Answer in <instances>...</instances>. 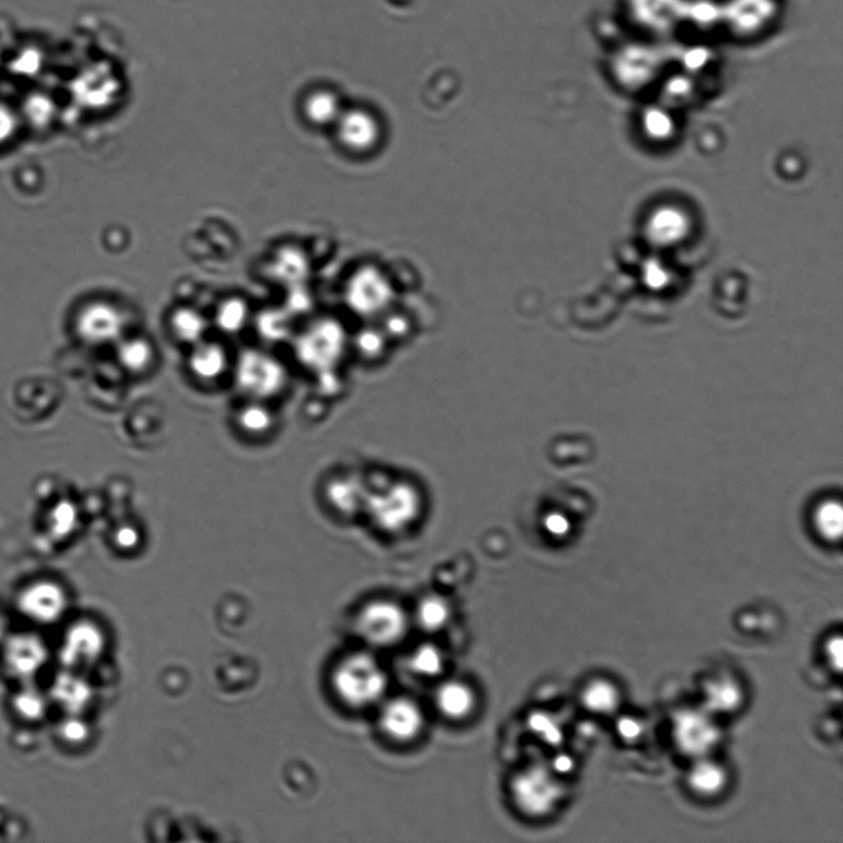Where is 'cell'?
Listing matches in <instances>:
<instances>
[{"mask_svg": "<svg viewBox=\"0 0 843 843\" xmlns=\"http://www.w3.org/2000/svg\"><path fill=\"white\" fill-rule=\"evenodd\" d=\"M53 736L57 743L67 747L84 745L89 737V726L84 715L62 714L59 722L53 726Z\"/></svg>", "mask_w": 843, "mask_h": 843, "instance_id": "1f68e13d", "label": "cell"}, {"mask_svg": "<svg viewBox=\"0 0 843 843\" xmlns=\"http://www.w3.org/2000/svg\"><path fill=\"white\" fill-rule=\"evenodd\" d=\"M529 727L546 744L557 745L562 739L561 726L552 715L546 713L532 714L529 719Z\"/></svg>", "mask_w": 843, "mask_h": 843, "instance_id": "d6a6232c", "label": "cell"}, {"mask_svg": "<svg viewBox=\"0 0 843 843\" xmlns=\"http://www.w3.org/2000/svg\"><path fill=\"white\" fill-rule=\"evenodd\" d=\"M447 666V657L437 645H420L409 658V667L419 677H437Z\"/></svg>", "mask_w": 843, "mask_h": 843, "instance_id": "f546056e", "label": "cell"}, {"mask_svg": "<svg viewBox=\"0 0 843 843\" xmlns=\"http://www.w3.org/2000/svg\"><path fill=\"white\" fill-rule=\"evenodd\" d=\"M584 708L596 716H612L623 704V693L617 683L607 677L589 679L579 694Z\"/></svg>", "mask_w": 843, "mask_h": 843, "instance_id": "603a6c76", "label": "cell"}, {"mask_svg": "<svg viewBox=\"0 0 843 843\" xmlns=\"http://www.w3.org/2000/svg\"><path fill=\"white\" fill-rule=\"evenodd\" d=\"M70 600L61 579L39 574L17 588L13 606L19 617L36 628H51L65 619Z\"/></svg>", "mask_w": 843, "mask_h": 843, "instance_id": "277c9868", "label": "cell"}, {"mask_svg": "<svg viewBox=\"0 0 843 843\" xmlns=\"http://www.w3.org/2000/svg\"><path fill=\"white\" fill-rule=\"evenodd\" d=\"M135 330L127 310L110 300H95L75 313L71 334L78 346L87 350L111 349Z\"/></svg>", "mask_w": 843, "mask_h": 843, "instance_id": "3957f363", "label": "cell"}, {"mask_svg": "<svg viewBox=\"0 0 843 843\" xmlns=\"http://www.w3.org/2000/svg\"><path fill=\"white\" fill-rule=\"evenodd\" d=\"M724 32L737 41L766 37L783 17V0H723Z\"/></svg>", "mask_w": 843, "mask_h": 843, "instance_id": "ba28073f", "label": "cell"}, {"mask_svg": "<svg viewBox=\"0 0 843 843\" xmlns=\"http://www.w3.org/2000/svg\"><path fill=\"white\" fill-rule=\"evenodd\" d=\"M253 317L254 312L251 311L248 302L238 295H231L214 307L210 323L212 329L226 340L241 336L246 332L253 324Z\"/></svg>", "mask_w": 843, "mask_h": 843, "instance_id": "7402d4cb", "label": "cell"}, {"mask_svg": "<svg viewBox=\"0 0 843 843\" xmlns=\"http://www.w3.org/2000/svg\"><path fill=\"white\" fill-rule=\"evenodd\" d=\"M231 425L238 439L257 445L276 438L281 416L276 404L238 398L232 410Z\"/></svg>", "mask_w": 843, "mask_h": 843, "instance_id": "5bb4252c", "label": "cell"}, {"mask_svg": "<svg viewBox=\"0 0 843 843\" xmlns=\"http://www.w3.org/2000/svg\"><path fill=\"white\" fill-rule=\"evenodd\" d=\"M825 656L831 668L840 674L842 667V640L841 636H831L825 643Z\"/></svg>", "mask_w": 843, "mask_h": 843, "instance_id": "e575fe53", "label": "cell"}, {"mask_svg": "<svg viewBox=\"0 0 843 843\" xmlns=\"http://www.w3.org/2000/svg\"><path fill=\"white\" fill-rule=\"evenodd\" d=\"M380 726L384 735L393 742L412 743L424 731L425 715L414 699L396 697L383 702Z\"/></svg>", "mask_w": 843, "mask_h": 843, "instance_id": "9a60e30c", "label": "cell"}, {"mask_svg": "<svg viewBox=\"0 0 843 843\" xmlns=\"http://www.w3.org/2000/svg\"><path fill=\"white\" fill-rule=\"evenodd\" d=\"M686 784L688 791L700 800H716L731 784V772L713 756L693 759L686 774Z\"/></svg>", "mask_w": 843, "mask_h": 843, "instance_id": "44dd1931", "label": "cell"}, {"mask_svg": "<svg viewBox=\"0 0 843 843\" xmlns=\"http://www.w3.org/2000/svg\"><path fill=\"white\" fill-rule=\"evenodd\" d=\"M10 621L8 614L4 611L3 608H0V645L3 644V641L7 639V636L10 634Z\"/></svg>", "mask_w": 843, "mask_h": 843, "instance_id": "d590c367", "label": "cell"}, {"mask_svg": "<svg viewBox=\"0 0 843 843\" xmlns=\"http://www.w3.org/2000/svg\"><path fill=\"white\" fill-rule=\"evenodd\" d=\"M262 346L272 349L282 344H290L294 336L291 314L284 307H267L254 313L253 324Z\"/></svg>", "mask_w": 843, "mask_h": 843, "instance_id": "d4e9b609", "label": "cell"}, {"mask_svg": "<svg viewBox=\"0 0 843 843\" xmlns=\"http://www.w3.org/2000/svg\"><path fill=\"white\" fill-rule=\"evenodd\" d=\"M624 724L626 725L624 727H628V731H626L625 728V731L621 732L624 736L636 737L637 735H640V726L637 725V723L631 722V721H625Z\"/></svg>", "mask_w": 843, "mask_h": 843, "instance_id": "8d00e7d4", "label": "cell"}, {"mask_svg": "<svg viewBox=\"0 0 843 843\" xmlns=\"http://www.w3.org/2000/svg\"><path fill=\"white\" fill-rule=\"evenodd\" d=\"M167 336L182 350L197 345L210 336V316L196 305L179 304L170 310L165 318Z\"/></svg>", "mask_w": 843, "mask_h": 843, "instance_id": "e0dca14e", "label": "cell"}, {"mask_svg": "<svg viewBox=\"0 0 843 843\" xmlns=\"http://www.w3.org/2000/svg\"><path fill=\"white\" fill-rule=\"evenodd\" d=\"M53 708L62 714L84 715L94 693L82 672L60 668L47 688Z\"/></svg>", "mask_w": 843, "mask_h": 843, "instance_id": "ac0fdd59", "label": "cell"}, {"mask_svg": "<svg viewBox=\"0 0 843 843\" xmlns=\"http://www.w3.org/2000/svg\"><path fill=\"white\" fill-rule=\"evenodd\" d=\"M332 683L341 702L353 709H366L383 702L390 677L378 658L369 653H355L340 660Z\"/></svg>", "mask_w": 843, "mask_h": 843, "instance_id": "7a4b0ae2", "label": "cell"}, {"mask_svg": "<svg viewBox=\"0 0 843 843\" xmlns=\"http://www.w3.org/2000/svg\"><path fill=\"white\" fill-rule=\"evenodd\" d=\"M817 526L830 539L839 537L842 526V510L840 506L829 503L817 512Z\"/></svg>", "mask_w": 843, "mask_h": 843, "instance_id": "836d02e7", "label": "cell"}, {"mask_svg": "<svg viewBox=\"0 0 843 843\" xmlns=\"http://www.w3.org/2000/svg\"><path fill=\"white\" fill-rule=\"evenodd\" d=\"M702 689V706L716 717L735 714L745 704L746 693L743 682L727 672H719L706 678Z\"/></svg>", "mask_w": 843, "mask_h": 843, "instance_id": "ffe728a7", "label": "cell"}, {"mask_svg": "<svg viewBox=\"0 0 843 843\" xmlns=\"http://www.w3.org/2000/svg\"><path fill=\"white\" fill-rule=\"evenodd\" d=\"M105 634L89 620L68 625L57 647L56 658L60 668L85 672L95 666L105 651Z\"/></svg>", "mask_w": 843, "mask_h": 843, "instance_id": "7c38bea8", "label": "cell"}, {"mask_svg": "<svg viewBox=\"0 0 843 843\" xmlns=\"http://www.w3.org/2000/svg\"><path fill=\"white\" fill-rule=\"evenodd\" d=\"M670 734L679 754L690 761L713 756L723 735L717 717L704 706L682 709L675 714Z\"/></svg>", "mask_w": 843, "mask_h": 843, "instance_id": "9c48e42d", "label": "cell"}, {"mask_svg": "<svg viewBox=\"0 0 843 843\" xmlns=\"http://www.w3.org/2000/svg\"><path fill=\"white\" fill-rule=\"evenodd\" d=\"M452 618V608L445 599L427 597L419 602L415 620L427 633H438L445 629Z\"/></svg>", "mask_w": 843, "mask_h": 843, "instance_id": "83f0119b", "label": "cell"}, {"mask_svg": "<svg viewBox=\"0 0 843 843\" xmlns=\"http://www.w3.org/2000/svg\"><path fill=\"white\" fill-rule=\"evenodd\" d=\"M185 353V373L199 390L212 392L231 383L235 353L226 340L209 336Z\"/></svg>", "mask_w": 843, "mask_h": 843, "instance_id": "52a82bcc", "label": "cell"}, {"mask_svg": "<svg viewBox=\"0 0 843 843\" xmlns=\"http://www.w3.org/2000/svg\"><path fill=\"white\" fill-rule=\"evenodd\" d=\"M678 33L692 42L713 41L725 33L723 0H686Z\"/></svg>", "mask_w": 843, "mask_h": 843, "instance_id": "2e32d148", "label": "cell"}, {"mask_svg": "<svg viewBox=\"0 0 843 843\" xmlns=\"http://www.w3.org/2000/svg\"><path fill=\"white\" fill-rule=\"evenodd\" d=\"M340 107L339 100L327 90H315L306 95L302 101L301 112L304 120L315 128L327 127L336 122Z\"/></svg>", "mask_w": 843, "mask_h": 843, "instance_id": "484cf974", "label": "cell"}, {"mask_svg": "<svg viewBox=\"0 0 843 843\" xmlns=\"http://www.w3.org/2000/svg\"><path fill=\"white\" fill-rule=\"evenodd\" d=\"M10 715L27 726H41L47 723L53 706L47 689L38 682L18 683L8 698Z\"/></svg>", "mask_w": 843, "mask_h": 843, "instance_id": "d6986e66", "label": "cell"}, {"mask_svg": "<svg viewBox=\"0 0 843 843\" xmlns=\"http://www.w3.org/2000/svg\"><path fill=\"white\" fill-rule=\"evenodd\" d=\"M111 353L114 366L129 381L149 380L161 362V353L154 339L138 330L122 336L111 347Z\"/></svg>", "mask_w": 843, "mask_h": 843, "instance_id": "4fadbf2b", "label": "cell"}, {"mask_svg": "<svg viewBox=\"0 0 843 843\" xmlns=\"http://www.w3.org/2000/svg\"><path fill=\"white\" fill-rule=\"evenodd\" d=\"M272 269L278 280L288 283V286L300 284L306 272L305 259L294 247H280L276 255L272 257Z\"/></svg>", "mask_w": 843, "mask_h": 843, "instance_id": "4dcf8cb0", "label": "cell"}, {"mask_svg": "<svg viewBox=\"0 0 843 843\" xmlns=\"http://www.w3.org/2000/svg\"><path fill=\"white\" fill-rule=\"evenodd\" d=\"M510 795L521 814L541 819L557 811L563 801L565 788L552 768L535 763L512 777Z\"/></svg>", "mask_w": 843, "mask_h": 843, "instance_id": "5b68a950", "label": "cell"}, {"mask_svg": "<svg viewBox=\"0 0 843 843\" xmlns=\"http://www.w3.org/2000/svg\"><path fill=\"white\" fill-rule=\"evenodd\" d=\"M108 541L114 551L129 555L141 549L145 532L138 521L121 520L109 531Z\"/></svg>", "mask_w": 843, "mask_h": 843, "instance_id": "f1b7e54d", "label": "cell"}, {"mask_svg": "<svg viewBox=\"0 0 843 843\" xmlns=\"http://www.w3.org/2000/svg\"><path fill=\"white\" fill-rule=\"evenodd\" d=\"M336 124L340 140L351 149L370 146L374 140L375 133H378L374 121L362 112L346 114V116L340 117Z\"/></svg>", "mask_w": 843, "mask_h": 843, "instance_id": "4316f807", "label": "cell"}, {"mask_svg": "<svg viewBox=\"0 0 843 843\" xmlns=\"http://www.w3.org/2000/svg\"><path fill=\"white\" fill-rule=\"evenodd\" d=\"M434 699L439 713L454 722L469 717L477 704L473 688L462 680L454 679L441 683Z\"/></svg>", "mask_w": 843, "mask_h": 843, "instance_id": "cb8c5ba5", "label": "cell"}, {"mask_svg": "<svg viewBox=\"0 0 843 843\" xmlns=\"http://www.w3.org/2000/svg\"><path fill=\"white\" fill-rule=\"evenodd\" d=\"M686 0H623L629 24L640 36L665 41L677 36Z\"/></svg>", "mask_w": 843, "mask_h": 843, "instance_id": "8fae6325", "label": "cell"}, {"mask_svg": "<svg viewBox=\"0 0 843 843\" xmlns=\"http://www.w3.org/2000/svg\"><path fill=\"white\" fill-rule=\"evenodd\" d=\"M355 628L369 646L389 648L402 643L410 623L406 611L391 600H373L357 612Z\"/></svg>", "mask_w": 843, "mask_h": 843, "instance_id": "30bf717a", "label": "cell"}, {"mask_svg": "<svg viewBox=\"0 0 843 843\" xmlns=\"http://www.w3.org/2000/svg\"><path fill=\"white\" fill-rule=\"evenodd\" d=\"M51 658V647L37 630L10 631L0 645V667L16 685L38 682Z\"/></svg>", "mask_w": 843, "mask_h": 843, "instance_id": "8992f818", "label": "cell"}, {"mask_svg": "<svg viewBox=\"0 0 843 843\" xmlns=\"http://www.w3.org/2000/svg\"><path fill=\"white\" fill-rule=\"evenodd\" d=\"M292 375L272 349L246 347L235 353L231 384L238 398L277 404L290 392Z\"/></svg>", "mask_w": 843, "mask_h": 843, "instance_id": "6da1fadb", "label": "cell"}]
</instances>
